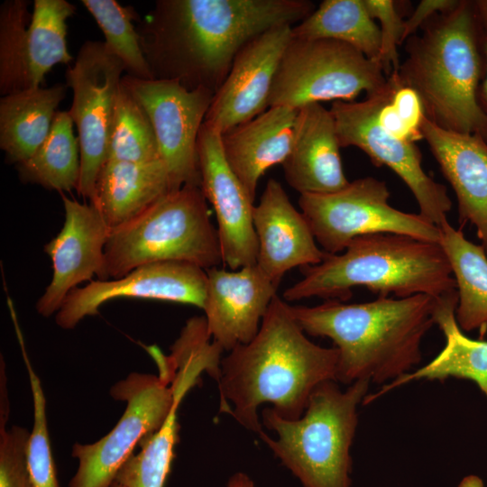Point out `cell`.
I'll list each match as a JSON object with an SVG mask.
<instances>
[{
  "label": "cell",
  "instance_id": "10",
  "mask_svg": "<svg viewBox=\"0 0 487 487\" xmlns=\"http://www.w3.org/2000/svg\"><path fill=\"white\" fill-rule=\"evenodd\" d=\"M158 366L159 376L133 372L111 388L114 399L126 402L125 410L98 441L73 446L78 466L68 487H112L134 446L162 426L174 402L171 382L177 370L167 362Z\"/></svg>",
  "mask_w": 487,
  "mask_h": 487
},
{
  "label": "cell",
  "instance_id": "20",
  "mask_svg": "<svg viewBox=\"0 0 487 487\" xmlns=\"http://www.w3.org/2000/svg\"><path fill=\"white\" fill-rule=\"evenodd\" d=\"M253 225L258 242L256 264L277 286L292 268L318 264L327 254L317 245L304 215L274 179H268L254 206Z\"/></svg>",
  "mask_w": 487,
  "mask_h": 487
},
{
  "label": "cell",
  "instance_id": "2",
  "mask_svg": "<svg viewBox=\"0 0 487 487\" xmlns=\"http://www.w3.org/2000/svg\"><path fill=\"white\" fill-rule=\"evenodd\" d=\"M289 304L276 295L255 337L221 361L217 381L220 409L242 426L263 432L258 408L264 403L286 419L299 418L313 391L335 381L338 351L310 341Z\"/></svg>",
  "mask_w": 487,
  "mask_h": 487
},
{
  "label": "cell",
  "instance_id": "28",
  "mask_svg": "<svg viewBox=\"0 0 487 487\" xmlns=\"http://www.w3.org/2000/svg\"><path fill=\"white\" fill-rule=\"evenodd\" d=\"M201 368L191 362L178 367L172 381L174 402L162 424L154 433L141 440L142 450L132 455L117 473L115 482L124 487H164L170 471L174 446L179 439L177 411L187 391L197 384Z\"/></svg>",
  "mask_w": 487,
  "mask_h": 487
},
{
  "label": "cell",
  "instance_id": "21",
  "mask_svg": "<svg viewBox=\"0 0 487 487\" xmlns=\"http://www.w3.org/2000/svg\"><path fill=\"white\" fill-rule=\"evenodd\" d=\"M421 132L455 193L459 221L475 227L487 253V142L477 134L443 129L427 117Z\"/></svg>",
  "mask_w": 487,
  "mask_h": 487
},
{
  "label": "cell",
  "instance_id": "25",
  "mask_svg": "<svg viewBox=\"0 0 487 487\" xmlns=\"http://www.w3.org/2000/svg\"><path fill=\"white\" fill-rule=\"evenodd\" d=\"M172 191L163 161L134 163L106 161L90 202L113 229L133 219Z\"/></svg>",
  "mask_w": 487,
  "mask_h": 487
},
{
  "label": "cell",
  "instance_id": "29",
  "mask_svg": "<svg viewBox=\"0 0 487 487\" xmlns=\"http://www.w3.org/2000/svg\"><path fill=\"white\" fill-rule=\"evenodd\" d=\"M291 38L342 41L375 61L381 35L363 0H324L308 17L291 27Z\"/></svg>",
  "mask_w": 487,
  "mask_h": 487
},
{
  "label": "cell",
  "instance_id": "42",
  "mask_svg": "<svg viewBox=\"0 0 487 487\" xmlns=\"http://www.w3.org/2000/svg\"><path fill=\"white\" fill-rule=\"evenodd\" d=\"M458 487H484V484L478 476L468 475L461 481Z\"/></svg>",
  "mask_w": 487,
  "mask_h": 487
},
{
  "label": "cell",
  "instance_id": "15",
  "mask_svg": "<svg viewBox=\"0 0 487 487\" xmlns=\"http://www.w3.org/2000/svg\"><path fill=\"white\" fill-rule=\"evenodd\" d=\"M207 288L206 270L187 262H161L142 265L113 280H91L66 297L56 313L64 329L75 327L83 318L98 314L106 302L117 298H135L193 305L203 308Z\"/></svg>",
  "mask_w": 487,
  "mask_h": 487
},
{
  "label": "cell",
  "instance_id": "33",
  "mask_svg": "<svg viewBox=\"0 0 487 487\" xmlns=\"http://www.w3.org/2000/svg\"><path fill=\"white\" fill-rule=\"evenodd\" d=\"M15 333L28 372L33 400V426L28 442V465L32 487H59L46 416V399L40 378L28 357L20 328Z\"/></svg>",
  "mask_w": 487,
  "mask_h": 487
},
{
  "label": "cell",
  "instance_id": "30",
  "mask_svg": "<svg viewBox=\"0 0 487 487\" xmlns=\"http://www.w3.org/2000/svg\"><path fill=\"white\" fill-rule=\"evenodd\" d=\"M69 112H57L50 133L38 150L16 165L23 183L59 192L77 189L80 178V147Z\"/></svg>",
  "mask_w": 487,
  "mask_h": 487
},
{
  "label": "cell",
  "instance_id": "5",
  "mask_svg": "<svg viewBox=\"0 0 487 487\" xmlns=\"http://www.w3.org/2000/svg\"><path fill=\"white\" fill-rule=\"evenodd\" d=\"M302 279L283 292L285 301L318 297L345 302L364 287L378 297L426 294L436 299L456 291L448 259L437 243L377 233L354 238L343 253L300 268Z\"/></svg>",
  "mask_w": 487,
  "mask_h": 487
},
{
  "label": "cell",
  "instance_id": "4",
  "mask_svg": "<svg viewBox=\"0 0 487 487\" xmlns=\"http://www.w3.org/2000/svg\"><path fill=\"white\" fill-rule=\"evenodd\" d=\"M421 32L405 41L401 83L418 94L426 117L437 126L487 142V118L477 102L486 64L473 1L459 0Z\"/></svg>",
  "mask_w": 487,
  "mask_h": 487
},
{
  "label": "cell",
  "instance_id": "38",
  "mask_svg": "<svg viewBox=\"0 0 487 487\" xmlns=\"http://www.w3.org/2000/svg\"><path fill=\"white\" fill-rule=\"evenodd\" d=\"M391 96H389V98H387L384 101V103L381 106V107L378 110V113H377L378 124L386 133L391 134L392 136L398 139H400L403 141H409L412 142H415L416 141H419V139L406 125V124L401 120V118L399 116V115L396 113V111L391 105L390 103Z\"/></svg>",
  "mask_w": 487,
  "mask_h": 487
},
{
  "label": "cell",
  "instance_id": "23",
  "mask_svg": "<svg viewBox=\"0 0 487 487\" xmlns=\"http://www.w3.org/2000/svg\"><path fill=\"white\" fill-rule=\"evenodd\" d=\"M298 110L269 107L221 134L225 158L253 201L262 176L290 152Z\"/></svg>",
  "mask_w": 487,
  "mask_h": 487
},
{
  "label": "cell",
  "instance_id": "9",
  "mask_svg": "<svg viewBox=\"0 0 487 487\" xmlns=\"http://www.w3.org/2000/svg\"><path fill=\"white\" fill-rule=\"evenodd\" d=\"M384 181L373 177L357 179L330 194H302L299 206L322 250L343 252L356 237L377 233L404 234L437 243L440 228L418 214L400 211L388 200Z\"/></svg>",
  "mask_w": 487,
  "mask_h": 487
},
{
  "label": "cell",
  "instance_id": "14",
  "mask_svg": "<svg viewBox=\"0 0 487 487\" xmlns=\"http://www.w3.org/2000/svg\"><path fill=\"white\" fill-rule=\"evenodd\" d=\"M122 83L151 121L172 190L189 184L200 186L198 139L215 93L204 87L188 90L172 80H146L127 74Z\"/></svg>",
  "mask_w": 487,
  "mask_h": 487
},
{
  "label": "cell",
  "instance_id": "11",
  "mask_svg": "<svg viewBox=\"0 0 487 487\" xmlns=\"http://www.w3.org/2000/svg\"><path fill=\"white\" fill-rule=\"evenodd\" d=\"M398 80L399 72L392 71L380 91L360 102L335 101L329 110L340 147H357L373 165L393 170L413 194L419 214L439 226L447 220L452 208L446 188L425 172L422 153L415 142L392 136L377 122L378 110L391 95Z\"/></svg>",
  "mask_w": 487,
  "mask_h": 487
},
{
  "label": "cell",
  "instance_id": "40",
  "mask_svg": "<svg viewBox=\"0 0 487 487\" xmlns=\"http://www.w3.org/2000/svg\"><path fill=\"white\" fill-rule=\"evenodd\" d=\"M473 3L482 36L487 39V0H475Z\"/></svg>",
  "mask_w": 487,
  "mask_h": 487
},
{
  "label": "cell",
  "instance_id": "8",
  "mask_svg": "<svg viewBox=\"0 0 487 487\" xmlns=\"http://www.w3.org/2000/svg\"><path fill=\"white\" fill-rule=\"evenodd\" d=\"M386 82L377 62L345 42L291 38L273 80L269 107L353 102L363 92L380 91Z\"/></svg>",
  "mask_w": 487,
  "mask_h": 487
},
{
  "label": "cell",
  "instance_id": "6",
  "mask_svg": "<svg viewBox=\"0 0 487 487\" xmlns=\"http://www.w3.org/2000/svg\"><path fill=\"white\" fill-rule=\"evenodd\" d=\"M371 381L361 379L342 391L335 381L320 383L303 415L286 419L271 408L262 411L263 425L277 435L259 436L303 487H351V446L357 408L368 395Z\"/></svg>",
  "mask_w": 487,
  "mask_h": 487
},
{
  "label": "cell",
  "instance_id": "27",
  "mask_svg": "<svg viewBox=\"0 0 487 487\" xmlns=\"http://www.w3.org/2000/svg\"><path fill=\"white\" fill-rule=\"evenodd\" d=\"M439 244L451 266L458 296L455 318L464 332L487 329V253L446 220L439 226Z\"/></svg>",
  "mask_w": 487,
  "mask_h": 487
},
{
  "label": "cell",
  "instance_id": "19",
  "mask_svg": "<svg viewBox=\"0 0 487 487\" xmlns=\"http://www.w3.org/2000/svg\"><path fill=\"white\" fill-rule=\"evenodd\" d=\"M203 310L207 329L223 350L250 343L257 335L279 286L257 264L238 270H206Z\"/></svg>",
  "mask_w": 487,
  "mask_h": 487
},
{
  "label": "cell",
  "instance_id": "18",
  "mask_svg": "<svg viewBox=\"0 0 487 487\" xmlns=\"http://www.w3.org/2000/svg\"><path fill=\"white\" fill-rule=\"evenodd\" d=\"M65 221L60 232L44 246L52 262V278L36 303L38 313H57L69 293L83 281L100 276L110 227L93 204L61 195Z\"/></svg>",
  "mask_w": 487,
  "mask_h": 487
},
{
  "label": "cell",
  "instance_id": "32",
  "mask_svg": "<svg viewBox=\"0 0 487 487\" xmlns=\"http://www.w3.org/2000/svg\"><path fill=\"white\" fill-rule=\"evenodd\" d=\"M105 36L108 49L122 61L127 75L140 79H153L144 57L133 21L138 20L132 7L115 0H82Z\"/></svg>",
  "mask_w": 487,
  "mask_h": 487
},
{
  "label": "cell",
  "instance_id": "3",
  "mask_svg": "<svg viewBox=\"0 0 487 487\" xmlns=\"http://www.w3.org/2000/svg\"><path fill=\"white\" fill-rule=\"evenodd\" d=\"M436 299L418 294L289 308L306 334L333 341L338 351L336 381L369 379L381 384L411 372L420 363L422 340L436 325Z\"/></svg>",
  "mask_w": 487,
  "mask_h": 487
},
{
  "label": "cell",
  "instance_id": "13",
  "mask_svg": "<svg viewBox=\"0 0 487 487\" xmlns=\"http://www.w3.org/2000/svg\"><path fill=\"white\" fill-rule=\"evenodd\" d=\"M125 71L105 41H87L66 71L73 100L68 111L78 130L80 147L78 195L95 198L98 175L107 161L115 100Z\"/></svg>",
  "mask_w": 487,
  "mask_h": 487
},
{
  "label": "cell",
  "instance_id": "43",
  "mask_svg": "<svg viewBox=\"0 0 487 487\" xmlns=\"http://www.w3.org/2000/svg\"><path fill=\"white\" fill-rule=\"evenodd\" d=\"M112 487H124V486L122 484H120L119 482L115 481Z\"/></svg>",
  "mask_w": 487,
  "mask_h": 487
},
{
  "label": "cell",
  "instance_id": "35",
  "mask_svg": "<svg viewBox=\"0 0 487 487\" xmlns=\"http://www.w3.org/2000/svg\"><path fill=\"white\" fill-rule=\"evenodd\" d=\"M369 15L380 22V51L375 60L384 75L399 71L398 47L402 44L405 20L399 4L393 0H363Z\"/></svg>",
  "mask_w": 487,
  "mask_h": 487
},
{
  "label": "cell",
  "instance_id": "7",
  "mask_svg": "<svg viewBox=\"0 0 487 487\" xmlns=\"http://www.w3.org/2000/svg\"><path fill=\"white\" fill-rule=\"evenodd\" d=\"M161 262H187L204 270L223 263L217 230L200 186L172 190L111 229L98 280L118 279Z\"/></svg>",
  "mask_w": 487,
  "mask_h": 487
},
{
  "label": "cell",
  "instance_id": "17",
  "mask_svg": "<svg viewBox=\"0 0 487 487\" xmlns=\"http://www.w3.org/2000/svg\"><path fill=\"white\" fill-rule=\"evenodd\" d=\"M291 27L275 26L243 47L214 94L205 124L223 134L269 108L273 80L291 39Z\"/></svg>",
  "mask_w": 487,
  "mask_h": 487
},
{
  "label": "cell",
  "instance_id": "37",
  "mask_svg": "<svg viewBox=\"0 0 487 487\" xmlns=\"http://www.w3.org/2000/svg\"><path fill=\"white\" fill-rule=\"evenodd\" d=\"M459 0H422L404 23L402 43L417 33L418 29L437 14L447 12L457 5Z\"/></svg>",
  "mask_w": 487,
  "mask_h": 487
},
{
  "label": "cell",
  "instance_id": "31",
  "mask_svg": "<svg viewBox=\"0 0 487 487\" xmlns=\"http://www.w3.org/2000/svg\"><path fill=\"white\" fill-rule=\"evenodd\" d=\"M106 161H162L151 121L122 80L115 100Z\"/></svg>",
  "mask_w": 487,
  "mask_h": 487
},
{
  "label": "cell",
  "instance_id": "36",
  "mask_svg": "<svg viewBox=\"0 0 487 487\" xmlns=\"http://www.w3.org/2000/svg\"><path fill=\"white\" fill-rule=\"evenodd\" d=\"M390 103L414 134L419 140L423 139L421 127L426 118V114L422 101L413 88L401 83L400 76L399 81L391 96Z\"/></svg>",
  "mask_w": 487,
  "mask_h": 487
},
{
  "label": "cell",
  "instance_id": "34",
  "mask_svg": "<svg viewBox=\"0 0 487 487\" xmlns=\"http://www.w3.org/2000/svg\"><path fill=\"white\" fill-rule=\"evenodd\" d=\"M6 412L0 418V487H32L28 465L26 428L13 426L5 429Z\"/></svg>",
  "mask_w": 487,
  "mask_h": 487
},
{
  "label": "cell",
  "instance_id": "26",
  "mask_svg": "<svg viewBox=\"0 0 487 487\" xmlns=\"http://www.w3.org/2000/svg\"><path fill=\"white\" fill-rule=\"evenodd\" d=\"M67 85L30 88L0 99V148L9 163L29 159L48 136Z\"/></svg>",
  "mask_w": 487,
  "mask_h": 487
},
{
  "label": "cell",
  "instance_id": "16",
  "mask_svg": "<svg viewBox=\"0 0 487 487\" xmlns=\"http://www.w3.org/2000/svg\"><path fill=\"white\" fill-rule=\"evenodd\" d=\"M198 160L200 186L216 217L223 263L229 270L256 264L253 200L225 158L221 133L205 123L198 139Z\"/></svg>",
  "mask_w": 487,
  "mask_h": 487
},
{
  "label": "cell",
  "instance_id": "12",
  "mask_svg": "<svg viewBox=\"0 0 487 487\" xmlns=\"http://www.w3.org/2000/svg\"><path fill=\"white\" fill-rule=\"evenodd\" d=\"M6 0L0 6V93L39 87L57 64H69L67 20L76 6L66 0Z\"/></svg>",
  "mask_w": 487,
  "mask_h": 487
},
{
  "label": "cell",
  "instance_id": "1",
  "mask_svg": "<svg viewBox=\"0 0 487 487\" xmlns=\"http://www.w3.org/2000/svg\"><path fill=\"white\" fill-rule=\"evenodd\" d=\"M315 9L309 0H158L136 29L153 79L216 93L249 41Z\"/></svg>",
  "mask_w": 487,
  "mask_h": 487
},
{
  "label": "cell",
  "instance_id": "24",
  "mask_svg": "<svg viewBox=\"0 0 487 487\" xmlns=\"http://www.w3.org/2000/svg\"><path fill=\"white\" fill-rule=\"evenodd\" d=\"M436 301V325L445 336L443 349L423 367L385 383L373 394H368L364 404L414 381H444L451 377L474 382L487 398V341L472 339L459 327L455 318L457 291Z\"/></svg>",
  "mask_w": 487,
  "mask_h": 487
},
{
  "label": "cell",
  "instance_id": "41",
  "mask_svg": "<svg viewBox=\"0 0 487 487\" xmlns=\"http://www.w3.org/2000/svg\"><path fill=\"white\" fill-rule=\"evenodd\" d=\"M226 487H254V483L246 473L239 472L229 478Z\"/></svg>",
  "mask_w": 487,
  "mask_h": 487
},
{
  "label": "cell",
  "instance_id": "22",
  "mask_svg": "<svg viewBox=\"0 0 487 487\" xmlns=\"http://www.w3.org/2000/svg\"><path fill=\"white\" fill-rule=\"evenodd\" d=\"M340 144L330 110L320 103L298 110L292 147L281 164L289 187L302 194H330L345 188L347 180Z\"/></svg>",
  "mask_w": 487,
  "mask_h": 487
},
{
  "label": "cell",
  "instance_id": "39",
  "mask_svg": "<svg viewBox=\"0 0 487 487\" xmlns=\"http://www.w3.org/2000/svg\"><path fill=\"white\" fill-rule=\"evenodd\" d=\"M482 51H483V54L485 58L486 69H485V75L478 87L477 102L481 110L482 111V113L487 118V39L482 36Z\"/></svg>",
  "mask_w": 487,
  "mask_h": 487
}]
</instances>
